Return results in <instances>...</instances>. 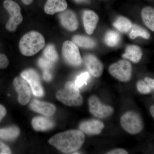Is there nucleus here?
I'll return each mask as SVG.
<instances>
[{
  "instance_id": "f257e3e1",
  "label": "nucleus",
  "mask_w": 154,
  "mask_h": 154,
  "mask_svg": "<svg viewBox=\"0 0 154 154\" xmlns=\"http://www.w3.org/2000/svg\"><path fill=\"white\" fill-rule=\"evenodd\" d=\"M85 140L82 131L71 130L56 134L50 139L48 142L62 152L70 153L79 149Z\"/></svg>"
},
{
  "instance_id": "f03ea898",
  "label": "nucleus",
  "mask_w": 154,
  "mask_h": 154,
  "mask_svg": "<svg viewBox=\"0 0 154 154\" xmlns=\"http://www.w3.org/2000/svg\"><path fill=\"white\" fill-rule=\"evenodd\" d=\"M45 45L43 36L39 32L32 31L22 36L19 42V48L23 55L32 56L39 52Z\"/></svg>"
},
{
  "instance_id": "7ed1b4c3",
  "label": "nucleus",
  "mask_w": 154,
  "mask_h": 154,
  "mask_svg": "<svg viewBox=\"0 0 154 154\" xmlns=\"http://www.w3.org/2000/svg\"><path fill=\"white\" fill-rule=\"evenodd\" d=\"M56 97L59 101L69 106H80L84 102L79 88L71 82H67L64 89L57 91Z\"/></svg>"
},
{
  "instance_id": "20e7f679",
  "label": "nucleus",
  "mask_w": 154,
  "mask_h": 154,
  "mask_svg": "<svg viewBox=\"0 0 154 154\" xmlns=\"http://www.w3.org/2000/svg\"><path fill=\"white\" fill-rule=\"evenodd\" d=\"M120 123L123 129L131 134H136L141 131L143 123L140 115L134 111H128L120 119Z\"/></svg>"
},
{
  "instance_id": "39448f33",
  "label": "nucleus",
  "mask_w": 154,
  "mask_h": 154,
  "mask_svg": "<svg viewBox=\"0 0 154 154\" xmlns=\"http://www.w3.org/2000/svg\"><path fill=\"white\" fill-rule=\"evenodd\" d=\"M109 71L110 74L119 81L128 82L132 75V66L128 61L122 60L110 65Z\"/></svg>"
},
{
  "instance_id": "423d86ee",
  "label": "nucleus",
  "mask_w": 154,
  "mask_h": 154,
  "mask_svg": "<svg viewBox=\"0 0 154 154\" xmlns=\"http://www.w3.org/2000/svg\"><path fill=\"white\" fill-rule=\"evenodd\" d=\"M4 6L11 16L6 24V28L10 31H15L23 20L20 6L12 0H5L4 2Z\"/></svg>"
},
{
  "instance_id": "0eeeda50",
  "label": "nucleus",
  "mask_w": 154,
  "mask_h": 154,
  "mask_svg": "<svg viewBox=\"0 0 154 154\" xmlns=\"http://www.w3.org/2000/svg\"><path fill=\"white\" fill-rule=\"evenodd\" d=\"M62 50L63 57L68 63L75 66L82 64V60L79 48L72 41H65Z\"/></svg>"
},
{
  "instance_id": "6e6552de",
  "label": "nucleus",
  "mask_w": 154,
  "mask_h": 154,
  "mask_svg": "<svg viewBox=\"0 0 154 154\" xmlns=\"http://www.w3.org/2000/svg\"><path fill=\"white\" fill-rule=\"evenodd\" d=\"M91 113L96 117L105 118L113 114V109L111 106L103 105L97 96H93L88 101Z\"/></svg>"
},
{
  "instance_id": "1a4fd4ad",
  "label": "nucleus",
  "mask_w": 154,
  "mask_h": 154,
  "mask_svg": "<svg viewBox=\"0 0 154 154\" xmlns=\"http://www.w3.org/2000/svg\"><path fill=\"white\" fill-rule=\"evenodd\" d=\"M21 77L25 79L31 87L32 92L36 97H42L44 95V90L40 82L39 76L33 69H28L21 73Z\"/></svg>"
},
{
  "instance_id": "9d476101",
  "label": "nucleus",
  "mask_w": 154,
  "mask_h": 154,
  "mask_svg": "<svg viewBox=\"0 0 154 154\" xmlns=\"http://www.w3.org/2000/svg\"><path fill=\"white\" fill-rule=\"evenodd\" d=\"M14 85L19 95L18 100L21 105H26L30 101L31 91L28 83L22 77H17L14 80Z\"/></svg>"
},
{
  "instance_id": "9b49d317",
  "label": "nucleus",
  "mask_w": 154,
  "mask_h": 154,
  "mask_svg": "<svg viewBox=\"0 0 154 154\" xmlns=\"http://www.w3.org/2000/svg\"><path fill=\"white\" fill-rule=\"evenodd\" d=\"M84 61L91 74L96 78L101 76L103 72V65L97 57L93 54H88L84 57Z\"/></svg>"
},
{
  "instance_id": "f8f14e48",
  "label": "nucleus",
  "mask_w": 154,
  "mask_h": 154,
  "mask_svg": "<svg viewBox=\"0 0 154 154\" xmlns=\"http://www.w3.org/2000/svg\"><path fill=\"white\" fill-rule=\"evenodd\" d=\"M59 18L63 26L70 31H75L79 27V22L76 15L71 10L62 12L59 15Z\"/></svg>"
},
{
  "instance_id": "ddd939ff",
  "label": "nucleus",
  "mask_w": 154,
  "mask_h": 154,
  "mask_svg": "<svg viewBox=\"0 0 154 154\" xmlns=\"http://www.w3.org/2000/svg\"><path fill=\"white\" fill-rule=\"evenodd\" d=\"M105 125L102 122L96 119H91L84 121L80 124L81 131L88 134H99L104 129Z\"/></svg>"
},
{
  "instance_id": "4468645a",
  "label": "nucleus",
  "mask_w": 154,
  "mask_h": 154,
  "mask_svg": "<svg viewBox=\"0 0 154 154\" xmlns=\"http://www.w3.org/2000/svg\"><path fill=\"white\" fill-rule=\"evenodd\" d=\"M30 106L33 111L46 116L53 115L56 110L55 106L53 104L36 99H34L31 102Z\"/></svg>"
},
{
  "instance_id": "2eb2a0df",
  "label": "nucleus",
  "mask_w": 154,
  "mask_h": 154,
  "mask_svg": "<svg viewBox=\"0 0 154 154\" xmlns=\"http://www.w3.org/2000/svg\"><path fill=\"white\" fill-rule=\"evenodd\" d=\"M99 18L94 11L86 10L83 14V22L86 33L93 34L96 29Z\"/></svg>"
},
{
  "instance_id": "dca6fc26",
  "label": "nucleus",
  "mask_w": 154,
  "mask_h": 154,
  "mask_svg": "<svg viewBox=\"0 0 154 154\" xmlns=\"http://www.w3.org/2000/svg\"><path fill=\"white\" fill-rule=\"evenodd\" d=\"M67 6L66 0H47L45 5L44 11L46 14L52 15L66 11Z\"/></svg>"
},
{
  "instance_id": "f3484780",
  "label": "nucleus",
  "mask_w": 154,
  "mask_h": 154,
  "mask_svg": "<svg viewBox=\"0 0 154 154\" xmlns=\"http://www.w3.org/2000/svg\"><path fill=\"white\" fill-rule=\"evenodd\" d=\"M32 126L36 131H45L51 129L54 123L50 119L43 116H36L32 121Z\"/></svg>"
},
{
  "instance_id": "a211bd4d",
  "label": "nucleus",
  "mask_w": 154,
  "mask_h": 154,
  "mask_svg": "<svg viewBox=\"0 0 154 154\" xmlns=\"http://www.w3.org/2000/svg\"><path fill=\"white\" fill-rule=\"evenodd\" d=\"M142 56L141 48L137 45H131L127 47L122 57L123 58L129 60L134 63H137L140 61Z\"/></svg>"
},
{
  "instance_id": "6ab92c4d",
  "label": "nucleus",
  "mask_w": 154,
  "mask_h": 154,
  "mask_svg": "<svg viewBox=\"0 0 154 154\" xmlns=\"http://www.w3.org/2000/svg\"><path fill=\"white\" fill-rule=\"evenodd\" d=\"M141 17L145 25L154 31V8L151 7H146L141 11Z\"/></svg>"
},
{
  "instance_id": "aec40b11",
  "label": "nucleus",
  "mask_w": 154,
  "mask_h": 154,
  "mask_svg": "<svg viewBox=\"0 0 154 154\" xmlns=\"http://www.w3.org/2000/svg\"><path fill=\"white\" fill-rule=\"evenodd\" d=\"M19 134L20 130L17 126H11L0 129V138L4 140H14Z\"/></svg>"
},
{
  "instance_id": "412c9836",
  "label": "nucleus",
  "mask_w": 154,
  "mask_h": 154,
  "mask_svg": "<svg viewBox=\"0 0 154 154\" xmlns=\"http://www.w3.org/2000/svg\"><path fill=\"white\" fill-rule=\"evenodd\" d=\"M72 42L77 46L86 48H91L96 45L94 39L88 36L76 35L72 38Z\"/></svg>"
},
{
  "instance_id": "4be33fe9",
  "label": "nucleus",
  "mask_w": 154,
  "mask_h": 154,
  "mask_svg": "<svg viewBox=\"0 0 154 154\" xmlns=\"http://www.w3.org/2000/svg\"><path fill=\"white\" fill-rule=\"evenodd\" d=\"M132 24L131 21L125 17H119L113 23V26L122 33L128 32L132 28Z\"/></svg>"
},
{
  "instance_id": "5701e85b",
  "label": "nucleus",
  "mask_w": 154,
  "mask_h": 154,
  "mask_svg": "<svg viewBox=\"0 0 154 154\" xmlns=\"http://www.w3.org/2000/svg\"><path fill=\"white\" fill-rule=\"evenodd\" d=\"M120 40L121 36L119 33L114 30H109L105 34V43L110 47L116 46L120 42Z\"/></svg>"
},
{
  "instance_id": "b1692460",
  "label": "nucleus",
  "mask_w": 154,
  "mask_h": 154,
  "mask_svg": "<svg viewBox=\"0 0 154 154\" xmlns=\"http://www.w3.org/2000/svg\"><path fill=\"white\" fill-rule=\"evenodd\" d=\"M130 37L134 39L140 36L145 39H149L150 37L149 33L142 27L137 25H132L131 31L129 34Z\"/></svg>"
},
{
  "instance_id": "393cba45",
  "label": "nucleus",
  "mask_w": 154,
  "mask_h": 154,
  "mask_svg": "<svg viewBox=\"0 0 154 154\" xmlns=\"http://www.w3.org/2000/svg\"><path fill=\"white\" fill-rule=\"evenodd\" d=\"M44 55L45 58L53 63L56 61L58 57L55 48L53 45H49L45 48Z\"/></svg>"
},
{
  "instance_id": "a878e982",
  "label": "nucleus",
  "mask_w": 154,
  "mask_h": 154,
  "mask_svg": "<svg viewBox=\"0 0 154 154\" xmlns=\"http://www.w3.org/2000/svg\"><path fill=\"white\" fill-rule=\"evenodd\" d=\"M90 79V74L88 72H84L77 77L75 81V85L78 88H81L87 84Z\"/></svg>"
},
{
  "instance_id": "bb28decb",
  "label": "nucleus",
  "mask_w": 154,
  "mask_h": 154,
  "mask_svg": "<svg viewBox=\"0 0 154 154\" xmlns=\"http://www.w3.org/2000/svg\"><path fill=\"white\" fill-rule=\"evenodd\" d=\"M137 87L138 91L142 94H149L151 91L149 86L146 82H144L143 81H139L137 83Z\"/></svg>"
},
{
  "instance_id": "cd10ccee",
  "label": "nucleus",
  "mask_w": 154,
  "mask_h": 154,
  "mask_svg": "<svg viewBox=\"0 0 154 154\" xmlns=\"http://www.w3.org/2000/svg\"><path fill=\"white\" fill-rule=\"evenodd\" d=\"M38 65L44 70H49L52 67L53 62L48 60L46 58L41 57L38 60Z\"/></svg>"
},
{
  "instance_id": "c85d7f7f",
  "label": "nucleus",
  "mask_w": 154,
  "mask_h": 154,
  "mask_svg": "<svg viewBox=\"0 0 154 154\" xmlns=\"http://www.w3.org/2000/svg\"><path fill=\"white\" fill-rule=\"evenodd\" d=\"M9 65V60L5 54H0V68H5Z\"/></svg>"
},
{
  "instance_id": "c756f323",
  "label": "nucleus",
  "mask_w": 154,
  "mask_h": 154,
  "mask_svg": "<svg viewBox=\"0 0 154 154\" xmlns=\"http://www.w3.org/2000/svg\"><path fill=\"white\" fill-rule=\"evenodd\" d=\"M12 153L11 149L5 143L0 142V154Z\"/></svg>"
},
{
  "instance_id": "7c9ffc66",
  "label": "nucleus",
  "mask_w": 154,
  "mask_h": 154,
  "mask_svg": "<svg viewBox=\"0 0 154 154\" xmlns=\"http://www.w3.org/2000/svg\"><path fill=\"white\" fill-rule=\"evenodd\" d=\"M107 154H127L128 152L123 149H116L112 150L107 153Z\"/></svg>"
},
{
  "instance_id": "2f4dec72",
  "label": "nucleus",
  "mask_w": 154,
  "mask_h": 154,
  "mask_svg": "<svg viewBox=\"0 0 154 154\" xmlns=\"http://www.w3.org/2000/svg\"><path fill=\"white\" fill-rule=\"evenodd\" d=\"M43 77L44 79L47 82H50L52 79V75L48 70H44L43 74Z\"/></svg>"
},
{
  "instance_id": "473e14b6",
  "label": "nucleus",
  "mask_w": 154,
  "mask_h": 154,
  "mask_svg": "<svg viewBox=\"0 0 154 154\" xmlns=\"http://www.w3.org/2000/svg\"><path fill=\"white\" fill-rule=\"evenodd\" d=\"M145 82L149 86L150 88L154 89V79L149 77H146L144 79Z\"/></svg>"
},
{
  "instance_id": "72a5a7b5",
  "label": "nucleus",
  "mask_w": 154,
  "mask_h": 154,
  "mask_svg": "<svg viewBox=\"0 0 154 154\" xmlns=\"http://www.w3.org/2000/svg\"><path fill=\"white\" fill-rule=\"evenodd\" d=\"M6 110L5 108L0 104V121L2 120V119L4 117L6 114Z\"/></svg>"
},
{
  "instance_id": "f704fd0d",
  "label": "nucleus",
  "mask_w": 154,
  "mask_h": 154,
  "mask_svg": "<svg viewBox=\"0 0 154 154\" xmlns=\"http://www.w3.org/2000/svg\"><path fill=\"white\" fill-rule=\"evenodd\" d=\"M33 0H22L23 3L26 5H30V4L33 2Z\"/></svg>"
},
{
  "instance_id": "c9c22d12",
  "label": "nucleus",
  "mask_w": 154,
  "mask_h": 154,
  "mask_svg": "<svg viewBox=\"0 0 154 154\" xmlns=\"http://www.w3.org/2000/svg\"><path fill=\"white\" fill-rule=\"evenodd\" d=\"M74 2L77 3H88L89 0H73Z\"/></svg>"
},
{
  "instance_id": "e433bc0d",
  "label": "nucleus",
  "mask_w": 154,
  "mask_h": 154,
  "mask_svg": "<svg viewBox=\"0 0 154 154\" xmlns=\"http://www.w3.org/2000/svg\"><path fill=\"white\" fill-rule=\"evenodd\" d=\"M150 113H151L152 116L154 119V105L151 107L150 108Z\"/></svg>"
}]
</instances>
